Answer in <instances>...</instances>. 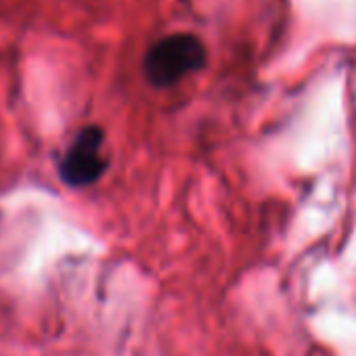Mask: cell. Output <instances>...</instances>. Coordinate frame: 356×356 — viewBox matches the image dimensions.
I'll return each mask as SVG.
<instances>
[{"mask_svg": "<svg viewBox=\"0 0 356 356\" xmlns=\"http://www.w3.org/2000/svg\"><path fill=\"white\" fill-rule=\"evenodd\" d=\"M103 143L105 134L99 126H84L76 134V138L59 161V176L67 187H90L105 174L107 159L101 153Z\"/></svg>", "mask_w": 356, "mask_h": 356, "instance_id": "cell-2", "label": "cell"}, {"mask_svg": "<svg viewBox=\"0 0 356 356\" xmlns=\"http://www.w3.org/2000/svg\"><path fill=\"white\" fill-rule=\"evenodd\" d=\"M204 42L189 32H176L153 42L143 59L145 78L155 88H165L200 72L206 65Z\"/></svg>", "mask_w": 356, "mask_h": 356, "instance_id": "cell-1", "label": "cell"}]
</instances>
